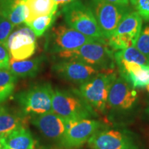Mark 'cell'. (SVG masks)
Wrapping results in <instances>:
<instances>
[{
    "instance_id": "1",
    "label": "cell",
    "mask_w": 149,
    "mask_h": 149,
    "mask_svg": "<svg viewBox=\"0 0 149 149\" xmlns=\"http://www.w3.org/2000/svg\"><path fill=\"white\" fill-rule=\"evenodd\" d=\"M59 59L81 61L100 70L111 71L114 68L115 61L113 50L107 43L93 42L72 50L55 55Z\"/></svg>"
},
{
    "instance_id": "2",
    "label": "cell",
    "mask_w": 149,
    "mask_h": 149,
    "mask_svg": "<svg viewBox=\"0 0 149 149\" xmlns=\"http://www.w3.org/2000/svg\"><path fill=\"white\" fill-rule=\"evenodd\" d=\"M53 112L65 119L81 120L97 117V112L81 97L77 89H55L52 95Z\"/></svg>"
},
{
    "instance_id": "3",
    "label": "cell",
    "mask_w": 149,
    "mask_h": 149,
    "mask_svg": "<svg viewBox=\"0 0 149 149\" xmlns=\"http://www.w3.org/2000/svg\"><path fill=\"white\" fill-rule=\"evenodd\" d=\"M61 13L67 26L99 42L107 43L90 6L78 0L64 6Z\"/></svg>"
},
{
    "instance_id": "4",
    "label": "cell",
    "mask_w": 149,
    "mask_h": 149,
    "mask_svg": "<svg viewBox=\"0 0 149 149\" xmlns=\"http://www.w3.org/2000/svg\"><path fill=\"white\" fill-rule=\"evenodd\" d=\"M116 78L112 70L100 72L77 90L95 111L105 113L109 91Z\"/></svg>"
},
{
    "instance_id": "5",
    "label": "cell",
    "mask_w": 149,
    "mask_h": 149,
    "mask_svg": "<svg viewBox=\"0 0 149 149\" xmlns=\"http://www.w3.org/2000/svg\"><path fill=\"white\" fill-rule=\"evenodd\" d=\"M93 42L99 41L78 32L68 26L59 24L53 26L47 32L45 50L48 53L56 55L64 51H72Z\"/></svg>"
},
{
    "instance_id": "6",
    "label": "cell",
    "mask_w": 149,
    "mask_h": 149,
    "mask_svg": "<svg viewBox=\"0 0 149 149\" xmlns=\"http://www.w3.org/2000/svg\"><path fill=\"white\" fill-rule=\"evenodd\" d=\"M53 89L50 83H44L17 93L15 98L20 111L26 116L52 113Z\"/></svg>"
},
{
    "instance_id": "7",
    "label": "cell",
    "mask_w": 149,
    "mask_h": 149,
    "mask_svg": "<svg viewBox=\"0 0 149 149\" xmlns=\"http://www.w3.org/2000/svg\"><path fill=\"white\" fill-rule=\"evenodd\" d=\"M138 93L122 77L113 81L108 96L107 111L113 117L127 116L137 107Z\"/></svg>"
},
{
    "instance_id": "8",
    "label": "cell",
    "mask_w": 149,
    "mask_h": 149,
    "mask_svg": "<svg viewBox=\"0 0 149 149\" xmlns=\"http://www.w3.org/2000/svg\"><path fill=\"white\" fill-rule=\"evenodd\" d=\"M91 149H140L138 138L124 128L106 127L98 130L88 141Z\"/></svg>"
},
{
    "instance_id": "9",
    "label": "cell",
    "mask_w": 149,
    "mask_h": 149,
    "mask_svg": "<svg viewBox=\"0 0 149 149\" xmlns=\"http://www.w3.org/2000/svg\"><path fill=\"white\" fill-rule=\"evenodd\" d=\"M90 4L106 40L113 35L124 17L131 11L128 6L113 4L102 0H91Z\"/></svg>"
},
{
    "instance_id": "10",
    "label": "cell",
    "mask_w": 149,
    "mask_h": 149,
    "mask_svg": "<svg viewBox=\"0 0 149 149\" xmlns=\"http://www.w3.org/2000/svg\"><path fill=\"white\" fill-rule=\"evenodd\" d=\"M106 124L95 119H84L77 122L66 131L57 145L58 149H74L88 142L98 130L106 128Z\"/></svg>"
},
{
    "instance_id": "11",
    "label": "cell",
    "mask_w": 149,
    "mask_h": 149,
    "mask_svg": "<svg viewBox=\"0 0 149 149\" xmlns=\"http://www.w3.org/2000/svg\"><path fill=\"white\" fill-rule=\"evenodd\" d=\"M52 71L61 79L81 85L101 70L79 61L59 59L52 66Z\"/></svg>"
},
{
    "instance_id": "12",
    "label": "cell",
    "mask_w": 149,
    "mask_h": 149,
    "mask_svg": "<svg viewBox=\"0 0 149 149\" xmlns=\"http://www.w3.org/2000/svg\"><path fill=\"white\" fill-rule=\"evenodd\" d=\"M28 26L19 28L9 35L6 48L10 58L24 60L33 55L37 49V38Z\"/></svg>"
},
{
    "instance_id": "13",
    "label": "cell",
    "mask_w": 149,
    "mask_h": 149,
    "mask_svg": "<svg viewBox=\"0 0 149 149\" xmlns=\"http://www.w3.org/2000/svg\"><path fill=\"white\" fill-rule=\"evenodd\" d=\"M29 117L31 123L40 130L44 138L57 146L66 130V119L53 112Z\"/></svg>"
},
{
    "instance_id": "14",
    "label": "cell",
    "mask_w": 149,
    "mask_h": 149,
    "mask_svg": "<svg viewBox=\"0 0 149 149\" xmlns=\"http://www.w3.org/2000/svg\"><path fill=\"white\" fill-rule=\"evenodd\" d=\"M120 77L134 88H146L149 85V66L116 59Z\"/></svg>"
},
{
    "instance_id": "15",
    "label": "cell",
    "mask_w": 149,
    "mask_h": 149,
    "mask_svg": "<svg viewBox=\"0 0 149 149\" xmlns=\"http://www.w3.org/2000/svg\"><path fill=\"white\" fill-rule=\"evenodd\" d=\"M0 15L10 22L14 26L25 22L29 15L25 0H0Z\"/></svg>"
},
{
    "instance_id": "16",
    "label": "cell",
    "mask_w": 149,
    "mask_h": 149,
    "mask_svg": "<svg viewBox=\"0 0 149 149\" xmlns=\"http://www.w3.org/2000/svg\"><path fill=\"white\" fill-rule=\"evenodd\" d=\"M3 149H36L35 142L27 127L19 128L7 135L0 136Z\"/></svg>"
},
{
    "instance_id": "17",
    "label": "cell",
    "mask_w": 149,
    "mask_h": 149,
    "mask_svg": "<svg viewBox=\"0 0 149 149\" xmlns=\"http://www.w3.org/2000/svg\"><path fill=\"white\" fill-rule=\"evenodd\" d=\"M44 60V56L28 60H15L10 58L8 70L17 78L35 77L40 71Z\"/></svg>"
},
{
    "instance_id": "18",
    "label": "cell",
    "mask_w": 149,
    "mask_h": 149,
    "mask_svg": "<svg viewBox=\"0 0 149 149\" xmlns=\"http://www.w3.org/2000/svg\"><path fill=\"white\" fill-rule=\"evenodd\" d=\"M26 117L20 111H11L5 107H0V136L26 127Z\"/></svg>"
},
{
    "instance_id": "19",
    "label": "cell",
    "mask_w": 149,
    "mask_h": 149,
    "mask_svg": "<svg viewBox=\"0 0 149 149\" xmlns=\"http://www.w3.org/2000/svg\"><path fill=\"white\" fill-rule=\"evenodd\" d=\"M142 18L137 11H130L124 17L113 34L126 35L136 44L142 27Z\"/></svg>"
},
{
    "instance_id": "20",
    "label": "cell",
    "mask_w": 149,
    "mask_h": 149,
    "mask_svg": "<svg viewBox=\"0 0 149 149\" xmlns=\"http://www.w3.org/2000/svg\"><path fill=\"white\" fill-rule=\"evenodd\" d=\"M29 15L24 23L30 22L37 17L57 13L58 6L54 0H25Z\"/></svg>"
},
{
    "instance_id": "21",
    "label": "cell",
    "mask_w": 149,
    "mask_h": 149,
    "mask_svg": "<svg viewBox=\"0 0 149 149\" xmlns=\"http://www.w3.org/2000/svg\"><path fill=\"white\" fill-rule=\"evenodd\" d=\"M17 77L8 69L0 70V104L13 93Z\"/></svg>"
},
{
    "instance_id": "22",
    "label": "cell",
    "mask_w": 149,
    "mask_h": 149,
    "mask_svg": "<svg viewBox=\"0 0 149 149\" xmlns=\"http://www.w3.org/2000/svg\"><path fill=\"white\" fill-rule=\"evenodd\" d=\"M59 15V13H56L48 15L42 16L33 21L25 23V24L32 30L36 37H42L51 29Z\"/></svg>"
},
{
    "instance_id": "23",
    "label": "cell",
    "mask_w": 149,
    "mask_h": 149,
    "mask_svg": "<svg viewBox=\"0 0 149 149\" xmlns=\"http://www.w3.org/2000/svg\"><path fill=\"white\" fill-rule=\"evenodd\" d=\"M115 60L122 59V60L135 62L140 65L149 66V59L135 47V46L126 48L122 51H116L114 53Z\"/></svg>"
},
{
    "instance_id": "24",
    "label": "cell",
    "mask_w": 149,
    "mask_h": 149,
    "mask_svg": "<svg viewBox=\"0 0 149 149\" xmlns=\"http://www.w3.org/2000/svg\"><path fill=\"white\" fill-rule=\"evenodd\" d=\"M135 46L149 59V26L141 31Z\"/></svg>"
},
{
    "instance_id": "25",
    "label": "cell",
    "mask_w": 149,
    "mask_h": 149,
    "mask_svg": "<svg viewBox=\"0 0 149 149\" xmlns=\"http://www.w3.org/2000/svg\"><path fill=\"white\" fill-rule=\"evenodd\" d=\"M14 27L10 22L0 15V44L4 46L6 48L9 35L11 34Z\"/></svg>"
},
{
    "instance_id": "26",
    "label": "cell",
    "mask_w": 149,
    "mask_h": 149,
    "mask_svg": "<svg viewBox=\"0 0 149 149\" xmlns=\"http://www.w3.org/2000/svg\"><path fill=\"white\" fill-rule=\"evenodd\" d=\"M135 7L142 19L149 22V0H137Z\"/></svg>"
},
{
    "instance_id": "27",
    "label": "cell",
    "mask_w": 149,
    "mask_h": 149,
    "mask_svg": "<svg viewBox=\"0 0 149 149\" xmlns=\"http://www.w3.org/2000/svg\"><path fill=\"white\" fill-rule=\"evenodd\" d=\"M10 55L4 46L0 44V70L8 69Z\"/></svg>"
},
{
    "instance_id": "28",
    "label": "cell",
    "mask_w": 149,
    "mask_h": 149,
    "mask_svg": "<svg viewBox=\"0 0 149 149\" xmlns=\"http://www.w3.org/2000/svg\"><path fill=\"white\" fill-rule=\"evenodd\" d=\"M102 1L113 3V4L123 6H128V4H129L128 0H102Z\"/></svg>"
},
{
    "instance_id": "29",
    "label": "cell",
    "mask_w": 149,
    "mask_h": 149,
    "mask_svg": "<svg viewBox=\"0 0 149 149\" xmlns=\"http://www.w3.org/2000/svg\"><path fill=\"white\" fill-rule=\"evenodd\" d=\"M55 2L57 3V6H64L69 4V3H71L74 1H78V0H54Z\"/></svg>"
},
{
    "instance_id": "30",
    "label": "cell",
    "mask_w": 149,
    "mask_h": 149,
    "mask_svg": "<svg viewBox=\"0 0 149 149\" xmlns=\"http://www.w3.org/2000/svg\"><path fill=\"white\" fill-rule=\"evenodd\" d=\"M128 1H129V3H130V4L133 5V6H135L136 3H137V0H128Z\"/></svg>"
},
{
    "instance_id": "31",
    "label": "cell",
    "mask_w": 149,
    "mask_h": 149,
    "mask_svg": "<svg viewBox=\"0 0 149 149\" xmlns=\"http://www.w3.org/2000/svg\"><path fill=\"white\" fill-rule=\"evenodd\" d=\"M146 113L147 114V115H148V116L149 117V104H148V107H147V108L146 109Z\"/></svg>"
},
{
    "instance_id": "32",
    "label": "cell",
    "mask_w": 149,
    "mask_h": 149,
    "mask_svg": "<svg viewBox=\"0 0 149 149\" xmlns=\"http://www.w3.org/2000/svg\"><path fill=\"white\" fill-rule=\"evenodd\" d=\"M0 149H3V145H2V142H1V139H0Z\"/></svg>"
},
{
    "instance_id": "33",
    "label": "cell",
    "mask_w": 149,
    "mask_h": 149,
    "mask_svg": "<svg viewBox=\"0 0 149 149\" xmlns=\"http://www.w3.org/2000/svg\"><path fill=\"white\" fill-rule=\"evenodd\" d=\"M146 90L147 91V92L148 93H149V85H148L146 86Z\"/></svg>"
}]
</instances>
